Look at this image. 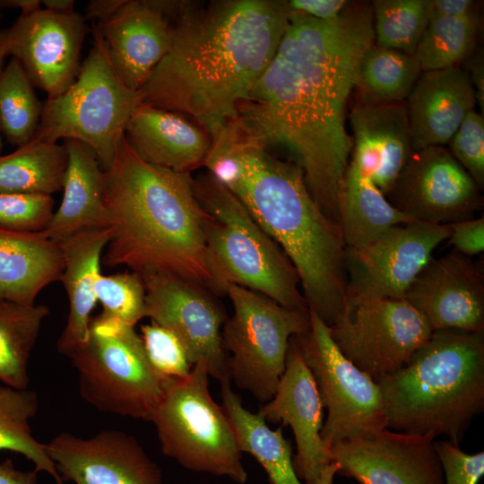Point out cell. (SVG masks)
<instances>
[{"instance_id":"ac0fdd59","label":"cell","mask_w":484,"mask_h":484,"mask_svg":"<svg viewBox=\"0 0 484 484\" xmlns=\"http://www.w3.org/2000/svg\"><path fill=\"white\" fill-rule=\"evenodd\" d=\"M63 481L74 484H163L162 472L136 438L104 429L82 438L63 432L45 444Z\"/></svg>"},{"instance_id":"836d02e7","label":"cell","mask_w":484,"mask_h":484,"mask_svg":"<svg viewBox=\"0 0 484 484\" xmlns=\"http://www.w3.org/2000/svg\"><path fill=\"white\" fill-rule=\"evenodd\" d=\"M19 60L12 57L0 73V130L7 142L21 147L39 127L43 105Z\"/></svg>"},{"instance_id":"9a60e30c","label":"cell","mask_w":484,"mask_h":484,"mask_svg":"<svg viewBox=\"0 0 484 484\" xmlns=\"http://www.w3.org/2000/svg\"><path fill=\"white\" fill-rule=\"evenodd\" d=\"M480 188L443 146L416 151L387 194L415 222L450 225L482 208Z\"/></svg>"},{"instance_id":"c3c4849f","label":"cell","mask_w":484,"mask_h":484,"mask_svg":"<svg viewBox=\"0 0 484 484\" xmlns=\"http://www.w3.org/2000/svg\"><path fill=\"white\" fill-rule=\"evenodd\" d=\"M3 8H19L22 11L21 15H26L40 9L41 1L39 0H0Z\"/></svg>"},{"instance_id":"db71d44e","label":"cell","mask_w":484,"mask_h":484,"mask_svg":"<svg viewBox=\"0 0 484 484\" xmlns=\"http://www.w3.org/2000/svg\"><path fill=\"white\" fill-rule=\"evenodd\" d=\"M3 6H2V4H1V1H0V22H1V19H2V10H3Z\"/></svg>"},{"instance_id":"cb8c5ba5","label":"cell","mask_w":484,"mask_h":484,"mask_svg":"<svg viewBox=\"0 0 484 484\" xmlns=\"http://www.w3.org/2000/svg\"><path fill=\"white\" fill-rule=\"evenodd\" d=\"M407 99L414 151L448 143L477 102L470 77L459 66L421 73Z\"/></svg>"},{"instance_id":"b9f144b4","label":"cell","mask_w":484,"mask_h":484,"mask_svg":"<svg viewBox=\"0 0 484 484\" xmlns=\"http://www.w3.org/2000/svg\"><path fill=\"white\" fill-rule=\"evenodd\" d=\"M450 244L454 251L465 255L472 256L484 250V219H470L449 225Z\"/></svg>"},{"instance_id":"7dc6e473","label":"cell","mask_w":484,"mask_h":484,"mask_svg":"<svg viewBox=\"0 0 484 484\" xmlns=\"http://www.w3.org/2000/svg\"><path fill=\"white\" fill-rule=\"evenodd\" d=\"M125 0H93L86 7L85 20H98L101 23L108 20L124 4Z\"/></svg>"},{"instance_id":"bcb514c9","label":"cell","mask_w":484,"mask_h":484,"mask_svg":"<svg viewBox=\"0 0 484 484\" xmlns=\"http://www.w3.org/2000/svg\"><path fill=\"white\" fill-rule=\"evenodd\" d=\"M38 472L15 468L12 459L0 462V484H37Z\"/></svg>"},{"instance_id":"f35d334b","label":"cell","mask_w":484,"mask_h":484,"mask_svg":"<svg viewBox=\"0 0 484 484\" xmlns=\"http://www.w3.org/2000/svg\"><path fill=\"white\" fill-rule=\"evenodd\" d=\"M54 204L51 195L0 194V229L43 231L54 213Z\"/></svg>"},{"instance_id":"d6986e66","label":"cell","mask_w":484,"mask_h":484,"mask_svg":"<svg viewBox=\"0 0 484 484\" xmlns=\"http://www.w3.org/2000/svg\"><path fill=\"white\" fill-rule=\"evenodd\" d=\"M174 1L125 0L96 26L107 56L123 83L139 91L168 54L173 39Z\"/></svg>"},{"instance_id":"d4e9b609","label":"cell","mask_w":484,"mask_h":484,"mask_svg":"<svg viewBox=\"0 0 484 484\" xmlns=\"http://www.w3.org/2000/svg\"><path fill=\"white\" fill-rule=\"evenodd\" d=\"M67 164L63 200L44 235L61 243L82 230L108 228L104 204V170L94 151L76 140H64Z\"/></svg>"},{"instance_id":"f6af8a7d","label":"cell","mask_w":484,"mask_h":484,"mask_svg":"<svg viewBox=\"0 0 484 484\" xmlns=\"http://www.w3.org/2000/svg\"><path fill=\"white\" fill-rule=\"evenodd\" d=\"M467 70L471 82L475 90L476 99L481 108V114L484 110V66L483 53L479 51L475 55H471L467 59Z\"/></svg>"},{"instance_id":"ee69618b","label":"cell","mask_w":484,"mask_h":484,"mask_svg":"<svg viewBox=\"0 0 484 484\" xmlns=\"http://www.w3.org/2000/svg\"><path fill=\"white\" fill-rule=\"evenodd\" d=\"M431 17L475 18L478 13L471 0H431Z\"/></svg>"},{"instance_id":"681fc988","label":"cell","mask_w":484,"mask_h":484,"mask_svg":"<svg viewBox=\"0 0 484 484\" xmlns=\"http://www.w3.org/2000/svg\"><path fill=\"white\" fill-rule=\"evenodd\" d=\"M41 4L45 9L56 13L67 14L75 12L73 0H43Z\"/></svg>"},{"instance_id":"2e32d148","label":"cell","mask_w":484,"mask_h":484,"mask_svg":"<svg viewBox=\"0 0 484 484\" xmlns=\"http://www.w3.org/2000/svg\"><path fill=\"white\" fill-rule=\"evenodd\" d=\"M86 32V20L80 13L40 8L0 30V48L19 60L32 84L53 98L76 79Z\"/></svg>"},{"instance_id":"83f0119b","label":"cell","mask_w":484,"mask_h":484,"mask_svg":"<svg viewBox=\"0 0 484 484\" xmlns=\"http://www.w3.org/2000/svg\"><path fill=\"white\" fill-rule=\"evenodd\" d=\"M412 222L349 161L339 199V228L346 247L364 246L387 229Z\"/></svg>"},{"instance_id":"ab89813d","label":"cell","mask_w":484,"mask_h":484,"mask_svg":"<svg viewBox=\"0 0 484 484\" xmlns=\"http://www.w3.org/2000/svg\"><path fill=\"white\" fill-rule=\"evenodd\" d=\"M453 157L470 174L480 190L484 188V118L470 111L448 143Z\"/></svg>"},{"instance_id":"52a82bcc","label":"cell","mask_w":484,"mask_h":484,"mask_svg":"<svg viewBox=\"0 0 484 484\" xmlns=\"http://www.w3.org/2000/svg\"><path fill=\"white\" fill-rule=\"evenodd\" d=\"M209 376L197 364L188 376L169 378L150 421L162 453L182 467L245 484L242 452L224 408L211 396Z\"/></svg>"},{"instance_id":"4fadbf2b","label":"cell","mask_w":484,"mask_h":484,"mask_svg":"<svg viewBox=\"0 0 484 484\" xmlns=\"http://www.w3.org/2000/svg\"><path fill=\"white\" fill-rule=\"evenodd\" d=\"M449 235V225L412 222L394 226L364 246L346 247V298L403 299Z\"/></svg>"},{"instance_id":"7bdbcfd3","label":"cell","mask_w":484,"mask_h":484,"mask_svg":"<svg viewBox=\"0 0 484 484\" xmlns=\"http://www.w3.org/2000/svg\"><path fill=\"white\" fill-rule=\"evenodd\" d=\"M289 12L328 21L337 18L348 6L346 0H290L285 1Z\"/></svg>"},{"instance_id":"1f68e13d","label":"cell","mask_w":484,"mask_h":484,"mask_svg":"<svg viewBox=\"0 0 484 484\" xmlns=\"http://www.w3.org/2000/svg\"><path fill=\"white\" fill-rule=\"evenodd\" d=\"M421 73L414 55L374 44L363 56L355 89L365 104L399 103Z\"/></svg>"},{"instance_id":"44dd1931","label":"cell","mask_w":484,"mask_h":484,"mask_svg":"<svg viewBox=\"0 0 484 484\" xmlns=\"http://www.w3.org/2000/svg\"><path fill=\"white\" fill-rule=\"evenodd\" d=\"M323 410L316 384L292 337L276 392L257 413L266 422H281L291 428L297 446L295 471L306 484H315L332 462L331 450L320 435Z\"/></svg>"},{"instance_id":"8fae6325","label":"cell","mask_w":484,"mask_h":484,"mask_svg":"<svg viewBox=\"0 0 484 484\" xmlns=\"http://www.w3.org/2000/svg\"><path fill=\"white\" fill-rule=\"evenodd\" d=\"M310 325L293 336L308 367L323 407L327 410L321 437L330 448L386 427L378 385L338 349L329 326L309 311Z\"/></svg>"},{"instance_id":"5bb4252c","label":"cell","mask_w":484,"mask_h":484,"mask_svg":"<svg viewBox=\"0 0 484 484\" xmlns=\"http://www.w3.org/2000/svg\"><path fill=\"white\" fill-rule=\"evenodd\" d=\"M143 281L146 316L180 340L193 367L203 365L209 376L220 383L230 379L229 356L221 338L228 316L218 296L174 276L154 275Z\"/></svg>"},{"instance_id":"603a6c76","label":"cell","mask_w":484,"mask_h":484,"mask_svg":"<svg viewBox=\"0 0 484 484\" xmlns=\"http://www.w3.org/2000/svg\"><path fill=\"white\" fill-rule=\"evenodd\" d=\"M125 137L144 161L187 174L204 166L212 145L208 131L192 118L143 103L134 111Z\"/></svg>"},{"instance_id":"7a4b0ae2","label":"cell","mask_w":484,"mask_h":484,"mask_svg":"<svg viewBox=\"0 0 484 484\" xmlns=\"http://www.w3.org/2000/svg\"><path fill=\"white\" fill-rule=\"evenodd\" d=\"M172 20L171 47L141 101L192 118L213 140L273 57L289 26L286 3L176 1Z\"/></svg>"},{"instance_id":"f5cc1de1","label":"cell","mask_w":484,"mask_h":484,"mask_svg":"<svg viewBox=\"0 0 484 484\" xmlns=\"http://www.w3.org/2000/svg\"><path fill=\"white\" fill-rule=\"evenodd\" d=\"M2 148H3V141H2L1 130H0V155H1Z\"/></svg>"},{"instance_id":"5b68a950","label":"cell","mask_w":484,"mask_h":484,"mask_svg":"<svg viewBox=\"0 0 484 484\" xmlns=\"http://www.w3.org/2000/svg\"><path fill=\"white\" fill-rule=\"evenodd\" d=\"M376 382L387 428L460 445L484 410V332L433 331L403 367Z\"/></svg>"},{"instance_id":"4dcf8cb0","label":"cell","mask_w":484,"mask_h":484,"mask_svg":"<svg viewBox=\"0 0 484 484\" xmlns=\"http://www.w3.org/2000/svg\"><path fill=\"white\" fill-rule=\"evenodd\" d=\"M46 305H22L0 299V382L28 387L29 359L44 319Z\"/></svg>"},{"instance_id":"277c9868","label":"cell","mask_w":484,"mask_h":484,"mask_svg":"<svg viewBox=\"0 0 484 484\" xmlns=\"http://www.w3.org/2000/svg\"><path fill=\"white\" fill-rule=\"evenodd\" d=\"M187 173L148 163L121 140L104 170L109 240L102 263L143 280L169 275L220 296L210 268L203 211Z\"/></svg>"},{"instance_id":"d6a6232c","label":"cell","mask_w":484,"mask_h":484,"mask_svg":"<svg viewBox=\"0 0 484 484\" xmlns=\"http://www.w3.org/2000/svg\"><path fill=\"white\" fill-rule=\"evenodd\" d=\"M38 409L39 398L35 391L0 385V451L22 454L33 463L37 472L44 471L56 484H64L45 444L39 442L31 434L30 420Z\"/></svg>"},{"instance_id":"8992f818","label":"cell","mask_w":484,"mask_h":484,"mask_svg":"<svg viewBox=\"0 0 484 484\" xmlns=\"http://www.w3.org/2000/svg\"><path fill=\"white\" fill-rule=\"evenodd\" d=\"M192 185L203 211L207 256L220 295L235 284L308 311L293 264L239 199L209 172Z\"/></svg>"},{"instance_id":"30bf717a","label":"cell","mask_w":484,"mask_h":484,"mask_svg":"<svg viewBox=\"0 0 484 484\" xmlns=\"http://www.w3.org/2000/svg\"><path fill=\"white\" fill-rule=\"evenodd\" d=\"M233 314L221 332L230 379L265 403L274 395L285 368L289 343L310 325L309 310L285 307L272 298L228 284Z\"/></svg>"},{"instance_id":"6da1fadb","label":"cell","mask_w":484,"mask_h":484,"mask_svg":"<svg viewBox=\"0 0 484 484\" xmlns=\"http://www.w3.org/2000/svg\"><path fill=\"white\" fill-rule=\"evenodd\" d=\"M375 44L371 4L350 2L335 19L289 12L268 65L238 108L241 126L263 145L288 151L324 214L339 227V199L353 148L345 128L361 60Z\"/></svg>"},{"instance_id":"4316f807","label":"cell","mask_w":484,"mask_h":484,"mask_svg":"<svg viewBox=\"0 0 484 484\" xmlns=\"http://www.w3.org/2000/svg\"><path fill=\"white\" fill-rule=\"evenodd\" d=\"M61 245L39 232L0 229V299L34 305L39 292L60 281Z\"/></svg>"},{"instance_id":"f1b7e54d","label":"cell","mask_w":484,"mask_h":484,"mask_svg":"<svg viewBox=\"0 0 484 484\" xmlns=\"http://www.w3.org/2000/svg\"><path fill=\"white\" fill-rule=\"evenodd\" d=\"M220 384L222 407L232 423L239 449L263 467L268 484H306L296 473L291 445L283 436L282 426L273 430L261 415L246 410L233 391L230 379Z\"/></svg>"},{"instance_id":"e0dca14e","label":"cell","mask_w":484,"mask_h":484,"mask_svg":"<svg viewBox=\"0 0 484 484\" xmlns=\"http://www.w3.org/2000/svg\"><path fill=\"white\" fill-rule=\"evenodd\" d=\"M435 438L385 428L333 446L332 462L359 484H445Z\"/></svg>"},{"instance_id":"d590c367","label":"cell","mask_w":484,"mask_h":484,"mask_svg":"<svg viewBox=\"0 0 484 484\" xmlns=\"http://www.w3.org/2000/svg\"><path fill=\"white\" fill-rule=\"evenodd\" d=\"M371 8L375 45L414 55L430 20L431 0H375Z\"/></svg>"},{"instance_id":"9c48e42d","label":"cell","mask_w":484,"mask_h":484,"mask_svg":"<svg viewBox=\"0 0 484 484\" xmlns=\"http://www.w3.org/2000/svg\"><path fill=\"white\" fill-rule=\"evenodd\" d=\"M79 391L99 411L150 421L169 378L151 365L134 327L99 315L86 341L68 357Z\"/></svg>"},{"instance_id":"74e56055","label":"cell","mask_w":484,"mask_h":484,"mask_svg":"<svg viewBox=\"0 0 484 484\" xmlns=\"http://www.w3.org/2000/svg\"><path fill=\"white\" fill-rule=\"evenodd\" d=\"M140 336L147 358L155 371L165 378H185L193 366L180 340L153 322L141 327Z\"/></svg>"},{"instance_id":"484cf974","label":"cell","mask_w":484,"mask_h":484,"mask_svg":"<svg viewBox=\"0 0 484 484\" xmlns=\"http://www.w3.org/2000/svg\"><path fill=\"white\" fill-rule=\"evenodd\" d=\"M109 235L108 228L90 229L60 243L65 260L60 281L67 294L69 314L57 350L67 357L88 338L91 315L97 302L95 283L101 274V257Z\"/></svg>"},{"instance_id":"ffe728a7","label":"cell","mask_w":484,"mask_h":484,"mask_svg":"<svg viewBox=\"0 0 484 484\" xmlns=\"http://www.w3.org/2000/svg\"><path fill=\"white\" fill-rule=\"evenodd\" d=\"M403 299L432 331L484 332L483 275L470 257L456 251L432 257Z\"/></svg>"},{"instance_id":"816d5d0a","label":"cell","mask_w":484,"mask_h":484,"mask_svg":"<svg viewBox=\"0 0 484 484\" xmlns=\"http://www.w3.org/2000/svg\"><path fill=\"white\" fill-rule=\"evenodd\" d=\"M5 56L6 55L4 54V52L0 48V73H2L4 69V63Z\"/></svg>"},{"instance_id":"3957f363","label":"cell","mask_w":484,"mask_h":484,"mask_svg":"<svg viewBox=\"0 0 484 484\" xmlns=\"http://www.w3.org/2000/svg\"><path fill=\"white\" fill-rule=\"evenodd\" d=\"M204 167L284 252L308 310L331 326L346 299V246L311 194L302 169L272 155L237 118L212 140Z\"/></svg>"},{"instance_id":"e575fe53","label":"cell","mask_w":484,"mask_h":484,"mask_svg":"<svg viewBox=\"0 0 484 484\" xmlns=\"http://www.w3.org/2000/svg\"><path fill=\"white\" fill-rule=\"evenodd\" d=\"M480 20L431 17L414 56L421 72L458 66L473 52Z\"/></svg>"},{"instance_id":"8d00e7d4","label":"cell","mask_w":484,"mask_h":484,"mask_svg":"<svg viewBox=\"0 0 484 484\" xmlns=\"http://www.w3.org/2000/svg\"><path fill=\"white\" fill-rule=\"evenodd\" d=\"M100 315L117 319L130 326L146 317V291L143 279L134 272L100 274L94 288Z\"/></svg>"},{"instance_id":"f907efd6","label":"cell","mask_w":484,"mask_h":484,"mask_svg":"<svg viewBox=\"0 0 484 484\" xmlns=\"http://www.w3.org/2000/svg\"><path fill=\"white\" fill-rule=\"evenodd\" d=\"M338 465L332 462L321 471L315 484H333L334 476L338 473Z\"/></svg>"},{"instance_id":"7c38bea8","label":"cell","mask_w":484,"mask_h":484,"mask_svg":"<svg viewBox=\"0 0 484 484\" xmlns=\"http://www.w3.org/2000/svg\"><path fill=\"white\" fill-rule=\"evenodd\" d=\"M340 351L376 381L403 367L433 331L404 299L346 298L329 326Z\"/></svg>"},{"instance_id":"f546056e","label":"cell","mask_w":484,"mask_h":484,"mask_svg":"<svg viewBox=\"0 0 484 484\" xmlns=\"http://www.w3.org/2000/svg\"><path fill=\"white\" fill-rule=\"evenodd\" d=\"M66 164L64 144L32 139L0 155V194L51 195L63 188Z\"/></svg>"},{"instance_id":"7402d4cb","label":"cell","mask_w":484,"mask_h":484,"mask_svg":"<svg viewBox=\"0 0 484 484\" xmlns=\"http://www.w3.org/2000/svg\"><path fill=\"white\" fill-rule=\"evenodd\" d=\"M350 120L354 134L350 161L388 194L414 152L406 106L359 102Z\"/></svg>"},{"instance_id":"60d3db41","label":"cell","mask_w":484,"mask_h":484,"mask_svg":"<svg viewBox=\"0 0 484 484\" xmlns=\"http://www.w3.org/2000/svg\"><path fill=\"white\" fill-rule=\"evenodd\" d=\"M445 484H478L484 475V452L467 454L449 440L435 441Z\"/></svg>"},{"instance_id":"ba28073f","label":"cell","mask_w":484,"mask_h":484,"mask_svg":"<svg viewBox=\"0 0 484 484\" xmlns=\"http://www.w3.org/2000/svg\"><path fill=\"white\" fill-rule=\"evenodd\" d=\"M93 36V47L74 82L43 105L33 139L79 141L94 151L106 170L142 101L139 91L127 88L117 75L96 26Z\"/></svg>"}]
</instances>
